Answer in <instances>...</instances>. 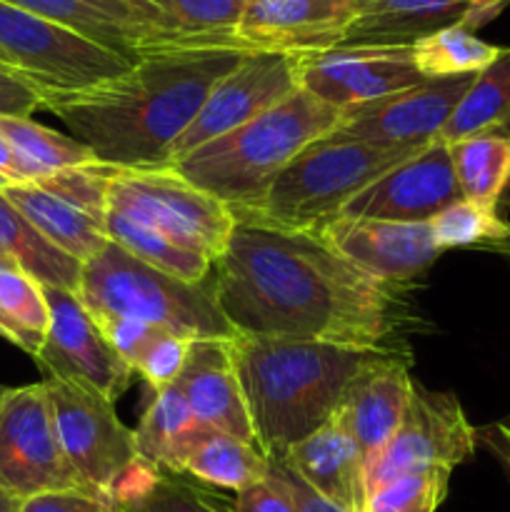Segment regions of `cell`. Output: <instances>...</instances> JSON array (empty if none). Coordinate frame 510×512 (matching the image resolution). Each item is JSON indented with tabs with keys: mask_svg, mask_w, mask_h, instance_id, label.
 Here are the masks:
<instances>
[{
	"mask_svg": "<svg viewBox=\"0 0 510 512\" xmlns=\"http://www.w3.org/2000/svg\"><path fill=\"white\" fill-rule=\"evenodd\" d=\"M0 58L43 93H80L120 78L135 60L0 0Z\"/></svg>",
	"mask_w": 510,
	"mask_h": 512,
	"instance_id": "obj_7",
	"label": "cell"
},
{
	"mask_svg": "<svg viewBox=\"0 0 510 512\" xmlns=\"http://www.w3.org/2000/svg\"><path fill=\"white\" fill-rule=\"evenodd\" d=\"M475 75L423 80L408 90L343 110L338 133L383 148H425L440 138Z\"/></svg>",
	"mask_w": 510,
	"mask_h": 512,
	"instance_id": "obj_15",
	"label": "cell"
},
{
	"mask_svg": "<svg viewBox=\"0 0 510 512\" xmlns=\"http://www.w3.org/2000/svg\"><path fill=\"white\" fill-rule=\"evenodd\" d=\"M340 118L343 110L300 88L268 113L200 145L173 170L230 210L253 208L300 150L338 130Z\"/></svg>",
	"mask_w": 510,
	"mask_h": 512,
	"instance_id": "obj_4",
	"label": "cell"
},
{
	"mask_svg": "<svg viewBox=\"0 0 510 512\" xmlns=\"http://www.w3.org/2000/svg\"><path fill=\"white\" fill-rule=\"evenodd\" d=\"M233 512H298L283 480L270 468L268 478L235 493Z\"/></svg>",
	"mask_w": 510,
	"mask_h": 512,
	"instance_id": "obj_42",
	"label": "cell"
},
{
	"mask_svg": "<svg viewBox=\"0 0 510 512\" xmlns=\"http://www.w3.org/2000/svg\"><path fill=\"white\" fill-rule=\"evenodd\" d=\"M190 343H193V340L183 338V335L158 330L155 338L145 345L138 363H135V375H140V378L153 388V393L170 388V385L178 380L185 360H188Z\"/></svg>",
	"mask_w": 510,
	"mask_h": 512,
	"instance_id": "obj_38",
	"label": "cell"
},
{
	"mask_svg": "<svg viewBox=\"0 0 510 512\" xmlns=\"http://www.w3.org/2000/svg\"><path fill=\"white\" fill-rule=\"evenodd\" d=\"M278 460L335 508L365 512V455L333 420L293 445Z\"/></svg>",
	"mask_w": 510,
	"mask_h": 512,
	"instance_id": "obj_23",
	"label": "cell"
},
{
	"mask_svg": "<svg viewBox=\"0 0 510 512\" xmlns=\"http://www.w3.org/2000/svg\"><path fill=\"white\" fill-rule=\"evenodd\" d=\"M413 48L415 65L425 80L455 78V75H478L500 55L498 45H490L475 35V30L455 25L433 35H425Z\"/></svg>",
	"mask_w": 510,
	"mask_h": 512,
	"instance_id": "obj_34",
	"label": "cell"
},
{
	"mask_svg": "<svg viewBox=\"0 0 510 512\" xmlns=\"http://www.w3.org/2000/svg\"><path fill=\"white\" fill-rule=\"evenodd\" d=\"M18 512H120L110 498L90 490H60L18 503Z\"/></svg>",
	"mask_w": 510,
	"mask_h": 512,
	"instance_id": "obj_41",
	"label": "cell"
},
{
	"mask_svg": "<svg viewBox=\"0 0 510 512\" xmlns=\"http://www.w3.org/2000/svg\"><path fill=\"white\" fill-rule=\"evenodd\" d=\"M60 445L80 483L110 498L120 475L138 463L135 430L115 413V403L73 380L45 378Z\"/></svg>",
	"mask_w": 510,
	"mask_h": 512,
	"instance_id": "obj_10",
	"label": "cell"
},
{
	"mask_svg": "<svg viewBox=\"0 0 510 512\" xmlns=\"http://www.w3.org/2000/svg\"><path fill=\"white\" fill-rule=\"evenodd\" d=\"M270 468H273L275 475H278V478L285 483V488H288L290 498H293L298 512H343L340 508H335V505H330L328 500L320 498L315 490H310L308 485H305L303 480L293 473V470L285 468L280 460H270Z\"/></svg>",
	"mask_w": 510,
	"mask_h": 512,
	"instance_id": "obj_43",
	"label": "cell"
},
{
	"mask_svg": "<svg viewBox=\"0 0 510 512\" xmlns=\"http://www.w3.org/2000/svg\"><path fill=\"white\" fill-rule=\"evenodd\" d=\"M475 135L510 138V48L475 75L438 140L453 145Z\"/></svg>",
	"mask_w": 510,
	"mask_h": 512,
	"instance_id": "obj_27",
	"label": "cell"
},
{
	"mask_svg": "<svg viewBox=\"0 0 510 512\" xmlns=\"http://www.w3.org/2000/svg\"><path fill=\"white\" fill-rule=\"evenodd\" d=\"M43 108V90L0 63V118H30Z\"/></svg>",
	"mask_w": 510,
	"mask_h": 512,
	"instance_id": "obj_40",
	"label": "cell"
},
{
	"mask_svg": "<svg viewBox=\"0 0 510 512\" xmlns=\"http://www.w3.org/2000/svg\"><path fill=\"white\" fill-rule=\"evenodd\" d=\"M298 58L300 88L338 110L423 83L410 45H338Z\"/></svg>",
	"mask_w": 510,
	"mask_h": 512,
	"instance_id": "obj_14",
	"label": "cell"
},
{
	"mask_svg": "<svg viewBox=\"0 0 510 512\" xmlns=\"http://www.w3.org/2000/svg\"><path fill=\"white\" fill-rule=\"evenodd\" d=\"M38 18L58 23L128 60L153 50L208 45L170 28L168 20L145 0H3Z\"/></svg>",
	"mask_w": 510,
	"mask_h": 512,
	"instance_id": "obj_16",
	"label": "cell"
},
{
	"mask_svg": "<svg viewBox=\"0 0 510 512\" xmlns=\"http://www.w3.org/2000/svg\"><path fill=\"white\" fill-rule=\"evenodd\" d=\"M210 433H218V430L200 423L180 390L170 385L150 398L148 408L135 428V448H138V458L150 468L183 475L193 450Z\"/></svg>",
	"mask_w": 510,
	"mask_h": 512,
	"instance_id": "obj_25",
	"label": "cell"
},
{
	"mask_svg": "<svg viewBox=\"0 0 510 512\" xmlns=\"http://www.w3.org/2000/svg\"><path fill=\"white\" fill-rule=\"evenodd\" d=\"M410 390L413 378L408 373V363L400 360L395 350H383L345 385L333 423L355 440L365 460L373 458L398 430Z\"/></svg>",
	"mask_w": 510,
	"mask_h": 512,
	"instance_id": "obj_21",
	"label": "cell"
},
{
	"mask_svg": "<svg viewBox=\"0 0 510 512\" xmlns=\"http://www.w3.org/2000/svg\"><path fill=\"white\" fill-rule=\"evenodd\" d=\"M50 310L43 285L0 255V338L35 358L48 335Z\"/></svg>",
	"mask_w": 510,
	"mask_h": 512,
	"instance_id": "obj_31",
	"label": "cell"
},
{
	"mask_svg": "<svg viewBox=\"0 0 510 512\" xmlns=\"http://www.w3.org/2000/svg\"><path fill=\"white\" fill-rule=\"evenodd\" d=\"M145 3L153 5L168 20L170 28L185 38L208 45H238L233 33L250 0H145Z\"/></svg>",
	"mask_w": 510,
	"mask_h": 512,
	"instance_id": "obj_36",
	"label": "cell"
},
{
	"mask_svg": "<svg viewBox=\"0 0 510 512\" xmlns=\"http://www.w3.org/2000/svg\"><path fill=\"white\" fill-rule=\"evenodd\" d=\"M60 490L88 488L65 458L48 385L10 388L0 405V493L23 503Z\"/></svg>",
	"mask_w": 510,
	"mask_h": 512,
	"instance_id": "obj_9",
	"label": "cell"
},
{
	"mask_svg": "<svg viewBox=\"0 0 510 512\" xmlns=\"http://www.w3.org/2000/svg\"><path fill=\"white\" fill-rule=\"evenodd\" d=\"M175 388L185 398L195 418L218 433L255 443L253 423L235 370L230 340H193ZM258 445V443H255Z\"/></svg>",
	"mask_w": 510,
	"mask_h": 512,
	"instance_id": "obj_22",
	"label": "cell"
},
{
	"mask_svg": "<svg viewBox=\"0 0 510 512\" xmlns=\"http://www.w3.org/2000/svg\"><path fill=\"white\" fill-rule=\"evenodd\" d=\"M0 512H18V503L5 493H0Z\"/></svg>",
	"mask_w": 510,
	"mask_h": 512,
	"instance_id": "obj_46",
	"label": "cell"
},
{
	"mask_svg": "<svg viewBox=\"0 0 510 512\" xmlns=\"http://www.w3.org/2000/svg\"><path fill=\"white\" fill-rule=\"evenodd\" d=\"M463 200L455 178L450 145L433 140L360 190L340 215L348 218L430 223L438 213Z\"/></svg>",
	"mask_w": 510,
	"mask_h": 512,
	"instance_id": "obj_17",
	"label": "cell"
},
{
	"mask_svg": "<svg viewBox=\"0 0 510 512\" xmlns=\"http://www.w3.org/2000/svg\"><path fill=\"white\" fill-rule=\"evenodd\" d=\"M105 228H108V240L120 245L125 253L135 255L143 263L153 265V268L163 270L173 278L185 280V283H205V278L213 270V260L208 255L183 248L160 230L120 213V210L108 208Z\"/></svg>",
	"mask_w": 510,
	"mask_h": 512,
	"instance_id": "obj_32",
	"label": "cell"
},
{
	"mask_svg": "<svg viewBox=\"0 0 510 512\" xmlns=\"http://www.w3.org/2000/svg\"><path fill=\"white\" fill-rule=\"evenodd\" d=\"M450 155L463 198L498 210L510 188V138L475 135L450 145Z\"/></svg>",
	"mask_w": 510,
	"mask_h": 512,
	"instance_id": "obj_33",
	"label": "cell"
},
{
	"mask_svg": "<svg viewBox=\"0 0 510 512\" xmlns=\"http://www.w3.org/2000/svg\"><path fill=\"white\" fill-rule=\"evenodd\" d=\"M0 193L38 228L45 240L78 263H88L108 245L105 218L38 183H8Z\"/></svg>",
	"mask_w": 510,
	"mask_h": 512,
	"instance_id": "obj_24",
	"label": "cell"
},
{
	"mask_svg": "<svg viewBox=\"0 0 510 512\" xmlns=\"http://www.w3.org/2000/svg\"><path fill=\"white\" fill-rule=\"evenodd\" d=\"M295 90H300L295 55L263 53V50L245 53V58L210 90L190 128L173 145L170 168L200 145L268 113Z\"/></svg>",
	"mask_w": 510,
	"mask_h": 512,
	"instance_id": "obj_12",
	"label": "cell"
},
{
	"mask_svg": "<svg viewBox=\"0 0 510 512\" xmlns=\"http://www.w3.org/2000/svg\"><path fill=\"white\" fill-rule=\"evenodd\" d=\"M43 293L50 325L35 363L45 378L73 380L115 403L133 383V368L110 348L78 295L53 285H43Z\"/></svg>",
	"mask_w": 510,
	"mask_h": 512,
	"instance_id": "obj_13",
	"label": "cell"
},
{
	"mask_svg": "<svg viewBox=\"0 0 510 512\" xmlns=\"http://www.w3.org/2000/svg\"><path fill=\"white\" fill-rule=\"evenodd\" d=\"M108 208L120 210L160 230L183 248L218 260L235 228V215L223 200L195 188L173 168L115 170Z\"/></svg>",
	"mask_w": 510,
	"mask_h": 512,
	"instance_id": "obj_8",
	"label": "cell"
},
{
	"mask_svg": "<svg viewBox=\"0 0 510 512\" xmlns=\"http://www.w3.org/2000/svg\"><path fill=\"white\" fill-rule=\"evenodd\" d=\"M475 438H478L480 448H485L495 460H498L505 478L510 480V428L508 425L490 423V425H483V428H475Z\"/></svg>",
	"mask_w": 510,
	"mask_h": 512,
	"instance_id": "obj_44",
	"label": "cell"
},
{
	"mask_svg": "<svg viewBox=\"0 0 510 512\" xmlns=\"http://www.w3.org/2000/svg\"><path fill=\"white\" fill-rule=\"evenodd\" d=\"M250 50L238 45H180L153 50L120 78L80 93H43L95 160L118 170L170 168V150L190 128L210 90Z\"/></svg>",
	"mask_w": 510,
	"mask_h": 512,
	"instance_id": "obj_2",
	"label": "cell"
},
{
	"mask_svg": "<svg viewBox=\"0 0 510 512\" xmlns=\"http://www.w3.org/2000/svg\"><path fill=\"white\" fill-rule=\"evenodd\" d=\"M358 0H250L233 38L245 50L305 55L338 48Z\"/></svg>",
	"mask_w": 510,
	"mask_h": 512,
	"instance_id": "obj_19",
	"label": "cell"
},
{
	"mask_svg": "<svg viewBox=\"0 0 510 512\" xmlns=\"http://www.w3.org/2000/svg\"><path fill=\"white\" fill-rule=\"evenodd\" d=\"M475 448V425H470L460 400L448 393H433L413 380L398 430L383 450L365 460L368 493L410 470H455L473 458Z\"/></svg>",
	"mask_w": 510,
	"mask_h": 512,
	"instance_id": "obj_11",
	"label": "cell"
},
{
	"mask_svg": "<svg viewBox=\"0 0 510 512\" xmlns=\"http://www.w3.org/2000/svg\"><path fill=\"white\" fill-rule=\"evenodd\" d=\"M450 468H423L378 485L365 498V512H438L448 495Z\"/></svg>",
	"mask_w": 510,
	"mask_h": 512,
	"instance_id": "obj_37",
	"label": "cell"
},
{
	"mask_svg": "<svg viewBox=\"0 0 510 512\" xmlns=\"http://www.w3.org/2000/svg\"><path fill=\"white\" fill-rule=\"evenodd\" d=\"M235 370L253 423L255 443L278 460L333 420L345 385L383 350L320 340L230 338Z\"/></svg>",
	"mask_w": 510,
	"mask_h": 512,
	"instance_id": "obj_3",
	"label": "cell"
},
{
	"mask_svg": "<svg viewBox=\"0 0 510 512\" xmlns=\"http://www.w3.org/2000/svg\"><path fill=\"white\" fill-rule=\"evenodd\" d=\"M213 268L210 290L235 333L393 350L395 285L355 268L318 230L235 220Z\"/></svg>",
	"mask_w": 510,
	"mask_h": 512,
	"instance_id": "obj_1",
	"label": "cell"
},
{
	"mask_svg": "<svg viewBox=\"0 0 510 512\" xmlns=\"http://www.w3.org/2000/svg\"><path fill=\"white\" fill-rule=\"evenodd\" d=\"M0 255L20 265L40 285H53L70 293L78 290L83 263L45 240L3 193H0Z\"/></svg>",
	"mask_w": 510,
	"mask_h": 512,
	"instance_id": "obj_28",
	"label": "cell"
},
{
	"mask_svg": "<svg viewBox=\"0 0 510 512\" xmlns=\"http://www.w3.org/2000/svg\"><path fill=\"white\" fill-rule=\"evenodd\" d=\"M318 233L355 268L388 285L418 278L443 255L435 245L430 223L338 215L320 225Z\"/></svg>",
	"mask_w": 510,
	"mask_h": 512,
	"instance_id": "obj_18",
	"label": "cell"
},
{
	"mask_svg": "<svg viewBox=\"0 0 510 512\" xmlns=\"http://www.w3.org/2000/svg\"><path fill=\"white\" fill-rule=\"evenodd\" d=\"M0 185H3V180H0Z\"/></svg>",
	"mask_w": 510,
	"mask_h": 512,
	"instance_id": "obj_49",
	"label": "cell"
},
{
	"mask_svg": "<svg viewBox=\"0 0 510 512\" xmlns=\"http://www.w3.org/2000/svg\"><path fill=\"white\" fill-rule=\"evenodd\" d=\"M0 180L3 185L8 183H20V173H18V160H15L13 148H10L8 138L0 133ZM0 185V188H3Z\"/></svg>",
	"mask_w": 510,
	"mask_h": 512,
	"instance_id": "obj_45",
	"label": "cell"
},
{
	"mask_svg": "<svg viewBox=\"0 0 510 512\" xmlns=\"http://www.w3.org/2000/svg\"><path fill=\"white\" fill-rule=\"evenodd\" d=\"M270 458L248 440L228 433H210L185 463L183 475L205 488H223L240 493L268 478Z\"/></svg>",
	"mask_w": 510,
	"mask_h": 512,
	"instance_id": "obj_29",
	"label": "cell"
},
{
	"mask_svg": "<svg viewBox=\"0 0 510 512\" xmlns=\"http://www.w3.org/2000/svg\"><path fill=\"white\" fill-rule=\"evenodd\" d=\"M415 153V148H383L333 130L300 150L258 205L233 215L280 230H318L338 218L360 190Z\"/></svg>",
	"mask_w": 510,
	"mask_h": 512,
	"instance_id": "obj_5",
	"label": "cell"
},
{
	"mask_svg": "<svg viewBox=\"0 0 510 512\" xmlns=\"http://www.w3.org/2000/svg\"><path fill=\"white\" fill-rule=\"evenodd\" d=\"M8 385H0V405H3V400H5V395H8Z\"/></svg>",
	"mask_w": 510,
	"mask_h": 512,
	"instance_id": "obj_47",
	"label": "cell"
},
{
	"mask_svg": "<svg viewBox=\"0 0 510 512\" xmlns=\"http://www.w3.org/2000/svg\"><path fill=\"white\" fill-rule=\"evenodd\" d=\"M0 63H3V58H0ZM5 65V63H3ZM8 68H10V65H8Z\"/></svg>",
	"mask_w": 510,
	"mask_h": 512,
	"instance_id": "obj_48",
	"label": "cell"
},
{
	"mask_svg": "<svg viewBox=\"0 0 510 512\" xmlns=\"http://www.w3.org/2000/svg\"><path fill=\"white\" fill-rule=\"evenodd\" d=\"M510 0H358L340 45H413L443 28L475 30Z\"/></svg>",
	"mask_w": 510,
	"mask_h": 512,
	"instance_id": "obj_20",
	"label": "cell"
},
{
	"mask_svg": "<svg viewBox=\"0 0 510 512\" xmlns=\"http://www.w3.org/2000/svg\"><path fill=\"white\" fill-rule=\"evenodd\" d=\"M98 328L103 330L105 340L110 343V348L130 365L135 368L138 358L143 355L145 345L155 338L160 328L155 325L143 323V320H130V318H95ZM135 373V370H133Z\"/></svg>",
	"mask_w": 510,
	"mask_h": 512,
	"instance_id": "obj_39",
	"label": "cell"
},
{
	"mask_svg": "<svg viewBox=\"0 0 510 512\" xmlns=\"http://www.w3.org/2000/svg\"><path fill=\"white\" fill-rule=\"evenodd\" d=\"M0 133L8 138L18 160L20 183H33L65 168L98 163L95 155L73 135L45 128L33 118H0Z\"/></svg>",
	"mask_w": 510,
	"mask_h": 512,
	"instance_id": "obj_30",
	"label": "cell"
},
{
	"mask_svg": "<svg viewBox=\"0 0 510 512\" xmlns=\"http://www.w3.org/2000/svg\"><path fill=\"white\" fill-rule=\"evenodd\" d=\"M110 500L120 512H233V500H223L188 475L163 473L138 460L130 465Z\"/></svg>",
	"mask_w": 510,
	"mask_h": 512,
	"instance_id": "obj_26",
	"label": "cell"
},
{
	"mask_svg": "<svg viewBox=\"0 0 510 512\" xmlns=\"http://www.w3.org/2000/svg\"><path fill=\"white\" fill-rule=\"evenodd\" d=\"M75 295L93 318L143 320L190 340H230L233 325L203 283H185L108 240L80 270Z\"/></svg>",
	"mask_w": 510,
	"mask_h": 512,
	"instance_id": "obj_6",
	"label": "cell"
},
{
	"mask_svg": "<svg viewBox=\"0 0 510 512\" xmlns=\"http://www.w3.org/2000/svg\"><path fill=\"white\" fill-rule=\"evenodd\" d=\"M435 245L440 250L475 248L510 258V220L498 210L483 208L470 200H458L430 220Z\"/></svg>",
	"mask_w": 510,
	"mask_h": 512,
	"instance_id": "obj_35",
	"label": "cell"
}]
</instances>
